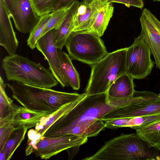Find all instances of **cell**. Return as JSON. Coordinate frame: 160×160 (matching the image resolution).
Returning <instances> with one entry per match:
<instances>
[{
	"mask_svg": "<svg viewBox=\"0 0 160 160\" xmlns=\"http://www.w3.org/2000/svg\"><path fill=\"white\" fill-rule=\"evenodd\" d=\"M118 107L109 101L107 92L87 94L76 106L52 124L42 137L55 138L67 134L96 136L106 128L102 120L103 117Z\"/></svg>",
	"mask_w": 160,
	"mask_h": 160,
	"instance_id": "6da1fadb",
	"label": "cell"
},
{
	"mask_svg": "<svg viewBox=\"0 0 160 160\" xmlns=\"http://www.w3.org/2000/svg\"><path fill=\"white\" fill-rule=\"evenodd\" d=\"M12 97L23 107L34 111L50 114L62 106L73 102L81 95L35 87L15 82L7 84Z\"/></svg>",
	"mask_w": 160,
	"mask_h": 160,
	"instance_id": "7a4b0ae2",
	"label": "cell"
},
{
	"mask_svg": "<svg viewBox=\"0 0 160 160\" xmlns=\"http://www.w3.org/2000/svg\"><path fill=\"white\" fill-rule=\"evenodd\" d=\"M2 66L9 81L48 88L59 83L49 69L18 54L5 57Z\"/></svg>",
	"mask_w": 160,
	"mask_h": 160,
	"instance_id": "3957f363",
	"label": "cell"
},
{
	"mask_svg": "<svg viewBox=\"0 0 160 160\" xmlns=\"http://www.w3.org/2000/svg\"><path fill=\"white\" fill-rule=\"evenodd\" d=\"M127 48L108 53L92 65L91 72L85 93L91 95L106 92L119 77L127 73L126 64Z\"/></svg>",
	"mask_w": 160,
	"mask_h": 160,
	"instance_id": "277c9868",
	"label": "cell"
},
{
	"mask_svg": "<svg viewBox=\"0 0 160 160\" xmlns=\"http://www.w3.org/2000/svg\"><path fill=\"white\" fill-rule=\"evenodd\" d=\"M65 46L72 59L91 65L108 53L100 37L88 32H72Z\"/></svg>",
	"mask_w": 160,
	"mask_h": 160,
	"instance_id": "5b68a950",
	"label": "cell"
},
{
	"mask_svg": "<svg viewBox=\"0 0 160 160\" xmlns=\"http://www.w3.org/2000/svg\"><path fill=\"white\" fill-rule=\"evenodd\" d=\"M160 113V95L148 91H134L122 106L114 109L102 118L103 121Z\"/></svg>",
	"mask_w": 160,
	"mask_h": 160,
	"instance_id": "8992f818",
	"label": "cell"
},
{
	"mask_svg": "<svg viewBox=\"0 0 160 160\" xmlns=\"http://www.w3.org/2000/svg\"><path fill=\"white\" fill-rule=\"evenodd\" d=\"M151 53L145 38L140 34L127 48V73L137 79H144L148 76L155 64L151 59Z\"/></svg>",
	"mask_w": 160,
	"mask_h": 160,
	"instance_id": "52a82bcc",
	"label": "cell"
},
{
	"mask_svg": "<svg viewBox=\"0 0 160 160\" xmlns=\"http://www.w3.org/2000/svg\"><path fill=\"white\" fill-rule=\"evenodd\" d=\"M87 136L67 134L55 138L42 137L37 142L33 153L42 159H48L72 147L85 143Z\"/></svg>",
	"mask_w": 160,
	"mask_h": 160,
	"instance_id": "ba28073f",
	"label": "cell"
},
{
	"mask_svg": "<svg viewBox=\"0 0 160 160\" xmlns=\"http://www.w3.org/2000/svg\"><path fill=\"white\" fill-rule=\"evenodd\" d=\"M17 29L30 33L40 19L35 12L31 0H3Z\"/></svg>",
	"mask_w": 160,
	"mask_h": 160,
	"instance_id": "9c48e42d",
	"label": "cell"
},
{
	"mask_svg": "<svg viewBox=\"0 0 160 160\" xmlns=\"http://www.w3.org/2000/svg\"><path fill=\"white\" fill-rule=\"evenodd\" d=\"M57 29H51L38 40L36 48L43 55L49 65V69L62 87H69L60 65L58 48L54 43L53 38Z\"/></svg>",
	"mask_w": 160,
	"mask_h": 160,
	"instance_id": "30bf717a",
	"label": "cell"
},
{
	"mask_svg": "<svg viewBox=\"0 0 160 160\" xmlns=\"http://www.w3.org/2000/svg\"><path fill=\"white\" fill-rule=\"evenodd\" d=\"M140 20V34L143 36L150 48L156 67L160 69V21L147 8L143 10Z\"/></svg>",
	"mask_w": 160,
	"mask_h": 160,
	"instance_id": "8fae6325",
	"label": "cell"
},
{
	"mask_svg": "<svg viewBox=\"0 0 160 160\" xmlns=\"http://www.w3.org/2000/svg\"><path fill=\"white\" fill-rule=\"evenodd\" d=\"M108 4L100 0H83L77 11L72 32H87L100 12Z\"/></svg>",
	"mask_w": 160,
	"mask_h": 160,
	"instance_id": "7c38bea8",
	"label": "cell"
},
{
	"mask_svg": "<svg viewBox=\"0 0 160 160\" xmlns=\"http://www.w3.org/2000/svg\"><path fill=\"white\" fill-rule=\"evenodd\" d=\"M10 16L3 0H0V44L9 55L15 54L18 42Z\"/></svg>",
	"mask_w": 160,
	"mask_h": 160,
	"instance_id": "4fadbf2b",
	"label": "cell"
},
{
	"mask_svg": "<svg viewBox=\"0 0 160 160\" xmlns=\"http://www.w3.org/2000/svg\"><path fill=\"white\" fill-rule=\"evenodd\" d=\"M134 79L127 73L118 78L107 91L109 100L122 105L123 100L131 97L134 93Z\"/></svg>",
	"mask_w": 160,
	"mask_h": 160,
	"instance_id": "5bb4252c",
	"label": "cell"
},
{
	"mask_svg": "<svg viewBox=\"0 0 160 160\" xmlns=\"http://www.w3.org/2000/svg\"><path fill=\"white\" fill-rule=\"evenodd\" d=\"M48 114L17 105L14 111L6 117L0 119V122L11 121L15 128L24 126L28 129L35 127L43 117Z\"/></svg>",
	"mask_w": 160,
	"mask_h": 160,
	"instance_id": "9a60e30c",
	"label": "cell"
},
{
	"mask_svg": "<svg viewBox=\"0 0 160 160\" xmlns=\"http://www.w3.org/2000/svg\"><path fill=\"white\" fill-rule=\"evenodd\" d=\"M79 4L78 1H75L68 9L60 26L57 29L53 42L58 49H62L72 32L74 19Z\"/></svg>",
	"mask_w": 160,
	"mask_h": 160,
	"instance_id": "2e32d148",
	"label": "cell"
},
{
	"mask_svg": "<svg viewBox=\"0 0 160 160\" xmlns=\"http://www.w3.org/2000/svg\"><path fill=\"white\" fill-rule=\"evenodd\" d=\"M87 95L85 92L75 101L66 104L51 113L44 116L37 124L35 129L42 137L46 131L56 121L78 104Z\"/></svg>",
	"mask_w": 160,
	"mask_h": 160,
	"instance_id": "e0dca14e",
	"label": "cell"
},
{
	"mask_svg": "<svg viewBox=\"0 0 160 160\" xmlns=\"http://www.w3.org/2000/svg\"><path fill=\"white\" fill-rule=\"evenodd\" d=\"M58 56L61 68L69 86L78 90L80 87L78 73L73 65L71 58L62 50L58 49Z\"/></svg>",
	"mask_w": 160,
	"mask_h": 160,
	"instance_id": "ac0fdd59",
	"label": "cell"
},
{
	"mask_svg": "<svg viewBox=\"0 0 160 160\" xmlns=\"http://www.w3.org/2000/svg\"><path fill=\"white\" fill-rule=\"evenodd\" d=\"M114 8L108 4L100 12L94 23L87 32L94 34L99 37L103 35L112 16Z\"/></svg>",
	"mask_w": 160,
	"mask_h": 160,
	"instance_id": "d6986e66",
	"label": "cell"
},
{
	"mask_svg": "<svg viewBox=\"0 0 160 160\" xmlns=\"http://www.w3.org/2000/svg\"><path fill=\"white\" fill-rule=\"evenodd\" d=\"M28 129L23 126L16 128L13 131L3 148L0 150L4 153L5 160H9L12 158L24 139Z\"/></svg>",
	"mask_w": 160,
	"mask_h": 160,
	"instance_id": "ffe728a7",
	"label": "cell"
},
{
	"mask_svg": "<svg viewBox=\"0 0 160 160\" xmlns=\"http://www.w3.org/2000/svg\"><path fill=\"white\" fill-rule=\"evenodd\" d=\"M136 133L151 144L160 147V119L135 129Z\"/></svg>",
	"mask_w": 160,
	"mask_h": 160,
	"instance_id": "44dd1931",
	"label": "cell"
},
{
	"mask_svg": "<svg viewBox=\"0 0 160 160\" xmlns=\"http://www.w3.org/2000/svg\"><path fill=\"white\" fill-rule=\"evenodd\" d=\"M6 84L4 83L1 76H0V119H2L13 112L17 105L7 95L5 88Z\"/></svg>",
	"mask_w": 160,
	"mask_h": 160,
	"instance_id": "7402d4cb",
	"label": "cell"
},
{
	"mask_svg": "<svg viewBox=\"0 0 160 160\" xmlns=\"http://www.w3.org/2000/svg\"><path fill=\"white\" fill-rule=\"evenodd\" d=\"M51 16V13L40 17L38 23L30 33L27 43L28 45L31 49H33L36 48V43Z\"/></svg>",
	"mask_w": 160,
	"mask_h": 160,
	"instance_id": "603a6c76",
	"label": "cell"
},
{
	"mask_svg": "<svg viewBox=\"0 0 160 160\" xmlns=\"http://www.w3.org/2000/svg\"><path fill=\"white\" fill-rule=\"evenodd\" d=\"M69 8L58 9L52 12L50 18L45 25L40 38L51 29L58 28Z\"/></svg>",
	"mask_w": 160,
	"mask_h": 160,
	"instance_id": "cb8c5ba5",
	"label": "cell"
},
{
	"mask_svg": "<svg viewBox=\"0 0 160 160\" xmlns=\"http://www.w3.org/2000/svg\"><path fill=\"white\" fill-rule=\"evenodd\" d=\"M34 11L40 17L52 12L55 0H31Z\"/></svg>",
	"mask_w": 160,
	"mask_h": 160,
	"instance_id": "d4e9b609",
	"label": "cell"
},
{
	"mask_svg": "<svg viewBox=\"0 0 160 160\" xmlns=\"http://www.w3.org/2000/svg\"><path fill=\"white\" fill-rule=\"evenodd\" d=\"M11 121L0 123V150L4 147L10 135L14 130Z\"/></svg>",
	"mask_w": 160,
	"mask_h": 160,
	"instance_id": "484cf974",
	"label": "cell"
},
{
	"mask_svg": "<svg viewBox=\"0 0 160 160\" xmlns=\"http://www.w3.org/2000/svg\"><path fill=\"white\" fill-rule=\"evenodd\" d=\"M107 3L112 2H117L124 4L126 6L129 8L130 6L135 7L141 9L144 7L143 0H100Z\"/></svg>",
	"mask_w": 160,
	"mask_h": 160,
	"instance_id": "4316f807",
	"label": "cell"
},
{
	"mask_svg": "<svg viewBox=\"0 0 160 160\" xmlns=\"http://www.w3.org/2000/svg\"><path fill=\"white\" fill-rule=\"evenodd\" d=\"M75 1V0H55L52 12L58 9L69 8Z\"/></svg>",
	"mask_w": 160,
	"mask_h": 160,
	"instance_id": "83f0119b",
	"label": "cell"
},
{
	"mask_svg": "<svg viewBox=\"0 0 160 160\" xmlns=\"http://www.w3.org/2000/svg\"><path fill=\"white\" fill-rule=\"evenodd\" d=\"M38 140L35 139L31 141H27V145L25 149V155L28 156L36 150L37 147L36 145Z\"/></svg>",
	"mask_w": 160,
	"mask_h": 160,
	"instance_id": "f1b7e54d",
	"label": "cell"
},
{
	"mask_svg": "<svg viewBox=\"0 0 160 160\" xmlns=\"http://www.w3.org/2000/svg\"><path fill=\"white\" fill-rule=\"evenodd\" d=\"M80 146H76L67 149V151L68 155V160H71L79 151Z\"/></svg>",
	"mask_w": 160,
	"mask_h": 160,
	"instance_id": "f546056e",
	"label": "cell"
},
{
	"mask_svg": "<svg viewBox=\"0 0 160 160\" xmlns=\"http://www.w3.org/2000/svg\"><path fill=\"white\" fill-rule=\"evenodd\" d=\"M37 133L35 129H32L29 130L28 132V141H31L34 139Z\"/></svg>",
	"mask_w": 160,
	"mask_h": 160,
	"instance_id": "4dcf8cb0",
	"label": "cell"
},
{
	"mask_svg": "<svg viewBox=\"0 0 160 160\" xmlns=\"http://www.w3.org/2000/svg\"><path fill=\"white\" fill-rule=\"evenodd\" d=\"M154 2L158 1V2H160V0H152Z\"/></svg>",
	"mask_w": 160,
	"mask_h": 160,
	"instance_id": "1f68e13d",
	"label": "cell"
},
{
	"mask_svg": "<svg viewBox=\"0 0 160 160\" xmlns=\"http://www.w3.org/2000/svg\"><path fill=\"white\" fill-rule=\"evenodd\" d=\"M159 94V95H160V94Z\"/></svg>",
	"mask_w": 160,
	"mask_h": 160,
	"instance_id": "d6a6232c",
	"label": "cell"
}]
</instances>
